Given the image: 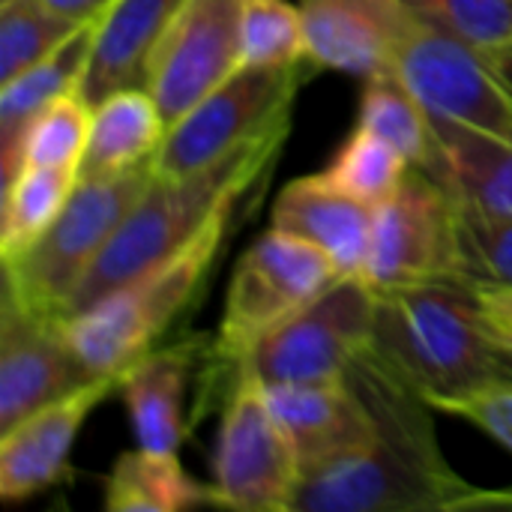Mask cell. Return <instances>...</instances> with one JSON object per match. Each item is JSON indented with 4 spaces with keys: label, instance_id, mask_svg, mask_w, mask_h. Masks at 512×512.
I'll return each mask as SVG.
<instances>
[{
    "label": "cell",
    "instance_id": "obj_1",
    "mask_svg": "<svg viewBox=\"0 0 512 512\" xmlns=\"http://www.w3.org/2000/svg\"><path fill=\"white\" fill-rule=\"evenodd\" d=\"M348 378L375 417V441L315 474H306L291 512H408L512 507V492L468 483L444 456L432 405L390 375L369 351Z\"/></svg>",
    "mask_w": 512,
    "mask_h": 512
},
{
    "label": "cell",
    "instance_id": "obj_2",
    "mask_svg": "<svg viewBox=\"0 0 512 512\" xmlns=\"http://www.w3.org/2000/svg\"><path fill=\"white\" fill-rule=\"evenodd\" d=\"M288 135L291 114L201 171L183 177L156 174L78 285L66 318L174 255L195 240L219 216V210L249 198L273 174Z\"/></svg>",
    "mask_w": 512,
    "mask_h": 512
},
{
    "label": "cell",
    "instance_id": "obj_3",
    "mask_svg": "<svg viewBox=\"0 0 512 512\" xmlns=\"http://www.w3.org/2000/svg\"><path fill=\"white\" fill-rule=\"evenodd\" d=\"M369 354L435 411L501 378V351L486 336L465 279L375 288Z\"/></svg>",
    "mask_w": 512,
    "mask_h": 512
},
{
    "label": "cell",
    "instance_id": "obj_4",
    "mask_svg": "<svg viewBox=\"0 0 512 512\" xmlns=\"http://www.w3.org/2000/svg\"><path fill=\"white\" fill-rule=\"evenodd\" d=\"M246 201L249 198L228 204L183 249L66 318L69 345L93 378L120 375L138 357L162 345L168 330L186 315L210 282V273L222 258L237 213Z\"/></svg>",
    "mask_w": 512,
    "mask_h": 512
},
{
    "label": "cell",
    "instance_id": "obj_5",
    "mask_svg": "<svg viewBox=\"0 0 512 512\" xmlns=\"http://www.w3.org/2000/svg\"><path fill=\"white\" fill-rule=\"evenodd\" d=\"M153 177V162H144L114 177L78 180L57 222L30 249L3 261V294L36 315L66 321L78 285Z\"/></svg>",
    "mask_w": 512,
    "mask_h": 512
},
{
    "label": "cell",
    "instance_id": "obj_6",
    "mask_svg": "<svg viewBox=\"0 0 512 512\" xmlns=\"http://www.w3.org/2000/svg\"><path fill=\"white\" fill-rule=\"evenodd\" d=\"M372 330L375 288L363 276H339L309 306L261 336L234 372L264 387L339 381L369 351Z\"/></svg>",
    "mask_w": 512,
    "mask_h": 512
},
{
    "label": "cell",
    "instance_id": "obj_7",
    "mask_svg": "<svg viewBox=\"0 0 512 512\" xmlns=\"http://www.w3.org/2000/svg\"><path fill=\"white\" fill-rule=\"evenodd\" d=\"M336 279L339 270L318 246L270 225L231 273L213 342L219 360L237 366L261 336L309 306Z\"/></svg>",
    "mask_w": 512,
    "mask_h": 512
},
{
    "label": "cell",
    "instance_id": "obj_8",
    "mask_svg": "<svg viewBox=\"0 0 512 512\" xmlns=\"http://www.w3.org/2000/svg\"><path fill=\"white\" fill-rule=\"evenodd\" d=\"M309 69V60L291 66H240L168 126L153 156L156 174L183 177L201 171L288 117Z\"/></svg>",
    "mask_w": 512,
    "mask_h": 512
},
{
    "label": "cell",
    "instance_id": "obj_9",
    "mask_svg": "<svg viewBox=\"0 0 512 512\" xmlns=\"http://www.w3.org/2000/svg\"><path fill=\"white\" fill-rule=\"evenodd\" d=\"M393 72L432 120L512 141V93L483 51L408 9Z\"/></svg>",
    "mask_w": 512,
    "mask_h": 512
},
{
    "label": "cell",
    "instance_id": "obj_10",
    "mask_svg": "<svg viewBox=\"0 0 512 512\" xmlns=\"http://www.w3.org/2000/svg\"><path fill=\"white\" fill-rule=\"evenodd\" d=\"M297 453L258 378L234 372L213 456V507L291 512L300 486Z\"/></svg>",
    "mask_w": 512,
    "mask_h": 512
},
{
    "label": "cell",
    "instance_id": "obj_11",
    "mask_svg": "<svg viewBox=\"0 0 512 512\" xmlns=\"http://www.w3.org/2000/svg\"><path fill=\"white\" fill-rule=\"evenodd\" d=\"M363 279L399 288L459 276V204L429 171L411 168L405 183L375 210Z\"/></svg>",
    "mask_w": 512,
    "mask_h": 512
},
{
    "label": "cell",
    "instance_id": "obj_12",
    "mask_svg": "<svg viewBox=\"0 0 512 512\" xmlns=\"http://www.w3.org/2000/svg\"><path fill=\"white\" fill-rule=\"evenodd\" d=\"M243 0H186L156 42L144 87L168 126L240 69Z\"/></svg>",
    "mask_w": 512,
    "mask_h": 512
},
{
    "label": "cell",
    "instance_id": "obj_13",
    "mask_svg": "<svg viewBox=\"0 0 512 512\" xmlns=\"http://www.w3.org/2000/svg\"><path fill=\"white\" fill-rule=\"evenodd\" d=\"M93 381L66 336V321L0 300V429Z\"/></svg>",
    "mask_w": 512,
    "mask_h": 512
},
{
    "label": "cell",
    "instance_id": "obj_14",
    "mask_svg": "<svg viewBox=\"0 0 512 512\" xmlns=\"http://www.w3.org/2000/svg\"><path fill=\"white\" fill-rule=\"evenodd\" d=\"M117 387L120 375H99L0 429V495L6 504L27 501L66 480L81 426Z\"/></svg>",
    "mask_w": 512,
    "mask_h": 512
},
{
    "label": "cell",
    "instance_id": "obj_15",
    "mask_svg": "<svg viewBox=\"0 0 512 512\" xmlns=\"http://www.w3.org/2000/svg\"><path fill=\"white\" fill-rule=\"evenodd\" d=\"M303 477L330 468L375 441V417L351 378L264 387ZM300 477V480H303Z\"/></svg>",
    "mask_w": 512,
    "mask_h": 512
},
{
    "label": "cell",
    "instance_id": "obj_16",
    "mask_svg": "<svg viewBox=\"0 0 512 512\" xmlns=\"http://www.w3.org/2000/svg\"><path fill=\"white\" fill-rule=\"evenodd\" d=\"M306 24L309 63L357 78L393 69L408 18L402 0H297Z\"/></svg>",
    "mask_w": 512,
    "mask_h": 512
},
{
    "label": "cell",
    "instance_id": "obj_17",
    "mask_svg": "<svg viewBox=\"0 0 512 512\" xmlns=\"http://www.w3.org/2000/svg\"><path fill=\"white\" fill-rule=\"evenodd\" d=\"M270 225L318 246L339 276H363L375 231V207L348 195L321 171L291 180L276 195Z\"/></svg>",
    "mask_w": 512,
    "mask_h": 512
},
{
    "label": "cell",
    "instance_id": "obj_18",
    "mask_svg": "<svg viewBox=\"0 0 512 512\" xmlns=\"http://www.w3.org/2000/svg\"><path fill=\"white\" fill-rule=\"evenodd\" d=\"M198 357V342L159 345L120 372L117 393L129 411L135 447L180 453L186 438V393Z\"/></svg>",
    "mask_w": 512,
    "mask_h": 512
},
{
    "label": "cell",
    "instance_id": "obj_19",
    "mask_svg": "<svg viewBox=\"0 0 512 512\" xmlns=\"http://www.w3.org/2000/svg\"><path fill=\"white\" fill-rule=\"evenodd\" d=\"M432 129V156L420 168L444 183L462 210L512 219V141L444 120H432Z\"/></svg>",
    "mask_w": 512,
    "mask_h": 512
},
{
    "label": "cell",
    "instance_id": "obj_20",
    "mask_svg": "<svg viewBox=\"0 0 512 512\" xmlns=\"http://www.w3.org/2000/svg\"><path fill=\"white\" fill-rule=\"evenodd\" d=\"M183 3L186 0H114L99 15L81 93L96 105L120 87L144 84L150 54Z\"/></svg>",
    "mask_w": 512,
    "mask_h": 512
},
{
    "label": "cell",
    "instance_id": "obj_21",
    "mask_svg": "<svg viewBox=\"0 0 512 512\" xmlns=\"http://www.w3.org/2000/svg\"><path fill=\"white\" fill-rule=\"evenodd\" d=\"M168 135V120L153 93L138 87H120L93 105V123L78 180H102L153 162Z\"/></svg>",
    "mask_w": 512,
    "mask_h": 512
},
{
    "label": "cell",
    "instance_id": "obj_22",
    "mask_svg": "<svg viewBox=\"0 0 512 512\" xmlns=\"http://www.w3.org/2000/svg\"><path fill=\"white\" fill-rule=\"evenodd\" d=\"M99 18H90L63 48L39 60L36 66L18 72L9 81H0V159H3V180L15 174L18 144L27 123L57 96L69 90H81L90 54L96 45Z\"/></svg>",
    "mask_w": 512,
    "mask_h": 512
},
{
    "label": "cell",
    "instance_id": "obj_23",
    "mask_svg": "<svg viewBox=\"0 0 512 512\" xmlns=\"http://www.w3.org/2000/svg\"><path fill=\"white\" fill-rule=\"evenodd\" d=\"M195 507H213V489L183 468L180 453L135 447L114 459L105 480L108 512H183Z\"/></svg>",
    "mask_w": 512,
    "mask_h": 512
},
{
    "label": "cell",
    "instance_id": "obj_24",
    "mask_svg": "<svg viewBox=\"0 0 512 512\" xmlns=\"http://www.w3.org/2000/svg\"><path fill=\"white\" fill-rule=\"evenodd\" d=\"M78 186L75 168L24 165L3 183V225H0V261H9L30 249L63 213Z\"/></svg>",
    "mask_w": 512,
    "mask_h": 512
},
{
    "label": "cell",
    "instance_id": "obj_25",
    "mask_svg": "<svg viewBox=\"0 0 512 512\" xmlns=\"http://www.w3.org/2000/svg\"><path fill=\"white\" fill-rule=\"evenodd\" d=\"M357 123L390 141L414 168L426 165L432 156V117L393 69L363 78Z\"/></svg>",
    "mask_w": 512,
    "mask_h": 512
},
{
    "label": "cell",
    "instance_id": "obj_26",
    "mask_svg": "<svg viewBox=\"0 0 512 512\" xmlns=\"http://www.w3.org/2000/svg\"><path fill=\"white\" fill-rule=\"evenodd\" d=\"M84 24L51 0H0V81L63 48Z\"/></svg>",
    "mask_w": 512,
    "mask_h": 512
},
{
    "label": "cell",
    "instance_id": "obj_27",
    "mask_svg": "<svg viewBox=\"0 0 512 512\" xmlns=\"http://www.w3.org/2000/svg\"><path fill=\"white\" fill-rule=\"evenodd\" d=\"M90 123H93V102L81 90H69V93L57 96L54 102H48L27 123V129L21 135L15 174L24 165L75 168L78 171V165L84 159V150H87Z\"/></svg>",
    "mask_w": 512,
    "mask_h": 512
},
{
    "label": "cell",
    "instance_id": "obj_28",
    "mask_svg": "<svg viewBox=\"0 0 512 512\" xmlns=\"http://www.w3.org/2000/svg\"><path fill=\"white\" fill-rule=\"evenodd\" d=\"M411 168L414 165L390 141L357 123V129L333 153L324 174L339 189L378 210L387 198L396 195Z\"/></svg>",
    "mask_w": 512,
    "mask_h": 512
},
{
    "label": "cell",
    "instance_id": "obj_29",
    "mask_svg": "<svg viewBox=\"0 0 512 512\" xmlns=\"http://www.w3.org/2000/svg\"><path fill=\"white\" fill-rule=\"evenodd\" d=\"M306 60L309 48L300 3L243 0L240 66H291Z\"/></svg>",
    "mask_w": 512,
    "mask_h": 512
},
{
    "label": "cell",
    "instance_id": "obj_30",
    "mask_svg": "<svg viewBox=\"0 0 512 512\" xmlns=\"http://www.w3.org/2000/svg\"><path fill=\"white\" fill-rule=\"evenodd\" d=\"M459 276L471 285L512 288V219L459 207Z\"/></svg>",
    "mask_w": 512,
    "mask_h": 512
},
{
    "label": "cell",
    "instance_id": "obj_31",
    "mask_svg": "<svg viewBox=\"0 0 512 512\" xmlns=\"http://www.w3.org/2000/svg\"><path fill=\"white\" fill-rule=\"evenodd\" d=\"M414 15L477 45L480 51L512 42V0H402Z\"/></svg>",
    "mask_w": 512,
    "mask_h": 512
},
{
    "label": "cell",
    "instance_id": "obj_32",
    "mask_svg": "<svg viewBox=\"0 0 512 512\" xmlns=\"http://www.w3.org/2000/svg\"><path fill=\"white\" fill-rule=\"evenodd\" d=\"M441 414L459 417L489 438H495L501 447L512 453V381L498 378L492 384H483L459 399H450L438 408Z\"/></svg>",
    "mask_w": 512,
    "mask_h": 512
},
{
    "label": "cell",
    "instance_id": "obj_33",
    "mask_svg": "<svg viewBox=\"0 0 512 512\" xmlns=\"http://www.w3.org/2000/svg\"><path fill=\"white\" fill-rule=\"evenodd\" d=\"M477 315L498 351L512 354V288L507 285H474Z\"/></svg>",
    "mask_w": 512,
    "mask_h": 512
},
{
    "label": "cell",
    "instance_id": "obj_34",
    "mask_svg": "<svg viewBox=\"0 0 512 512\" xmlns=\"http://www.w3.org/2000/svg\"><path fill=\"white\" fill-rule=\"evenodd\" d=\"M57 9H63V12H69V15H75V18H81V21H90V18H99L114 0H51Z\"/></svg>",
    "mask_w": 512,
    "mask_h": 512
},
{
    "label": "cell",
    "instance_id": "obj_35",
    "mask_svg": "<svg viewBox=\"0 0 512 512\" xmlns=\"http://www.w3.org/2000/svg\"><path fill=\"white\" fill-rule=\"evenodd\" d=\"M483 57L489 60V66L495 69V75L504 81V87L512 93V42H504L498 48L483 51Z\"/></svg>",
    "mask_w": 512,
    "mask_h": 512
},
{
    "label": "cell",
    "instance_id": "obj_36",
    "mask_svg": "<svg viewBox=\"0 0 512 512\" xmlns=\"http://www.w3.org/2000/svg\"><path fill=\"white\" fill-rule=\"evenodd\" d=\"M498 369H501V378H510L512 381V354L501 351V363H498Z\"/></svg>",
    "mask_w": 512,
    "mask_h": 512
}]
</instances>
